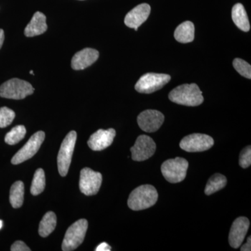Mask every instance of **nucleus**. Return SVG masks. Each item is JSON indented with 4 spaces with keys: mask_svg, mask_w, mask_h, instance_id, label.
<instances>
[{
    "mask_svg": "<svg viewBox=\"0 0 251 251\" xmlns=\"http://www.w3.org/2000/svg\"><path fill=\"white\" fill-rule=\"evenodd\" d=\"M2 226H3L2 221H1V220H0V229H1V227H2Z\"/></svg>",
    "mask_w": 251,
    "mask_h": 251,
    "instance_id": "32",
    "label": "nucleus"
},
{
    "mask_svg": "<svg viewBox=\"0 0 251 251\" xmlns=\"http://www.w3.org/2000/svg\"><path fill=\"white\" fill-rule=\"evenodd\" d=\"M88 228V222L86 219H80L72 224L68 228L62 249L64 251H72L76 249L85 239L86 232Z\"/></svg>",
    "mask_w": 251,
    "mask_h": 251,
    "instance_id": "4",
    "label": "nucleus"
},
{
    "mask_svg": "<svg viewBox=\"0 0 251 251\" xmlns=\"http://www.w3.org/2000/svg\"><path fill=\"white\" fill-rule=\"evenodd\" d=\"M115 135L116 131L113 128L99 129L91 135L87 144L93 151H102L112 145Z\"/></svg>",
    "mask_w": 251,
    "mask_h": 251,
    "instance_id": "14",
    "label": "nucleus"
},
{
    "mask_svg": "<svg viewBox=\"0 0 251 251\" xmlns=\"http://www.w3.org/2000/svg\"><path fill=\"white\" fill-rule=\"evenodd\" d=\"M46 17L43 13L37 11L33 16L30 22L25 29V35L27 37L41 35L47 30Z\"/></svg>",
    "mask_w": 251,
    "mask_h": 251,
    "instance_id": "17",
    "label": "nucleus"
},
{
    "mask_svg": "<svg viewBox=\"0 0 251 251\" xmlns=\"http://www.w3.org/2000/svg\"><path fill=\"white\" fill-rule=\"evenodd\" d=\"M102 175L98 172L85 168L80 172L79 187L81 192L85 196H91L97 194L102 184Z\"/></svg>",
    "mask_w": 251,
    "mask_h": 251,
    "instance_id": "10",
    "label": "nucleus"
},
{
    "mask_svg": "<svg viewBox=\"0 0 251 251\" xmlns=\"http://www.w3.org/2000/svg\"><path fill=\"white\" fill-rule=\"evenodd\" d=\"M11 251H30L31 249L22 241H16L11 246Z\"/></svg>",
    "mask_w": 251,
    "mask_h": 251,
    "instance_id": "28",
    "label": "nucleus"
},
{
    "mask_svg": "<svg viewBox=\"0 0 251 251\" xmlns=\"http://www.w3.org/2000/svg\"><path fill=\"white\" fill-rule=\"evenodd\" d=\"M99 52L97 50L87 48L74 54L72 60V67L75 71L83 70L90 67L98 59Z\"/></svg>",
    "mask_w": 251,
    "mask_h": 251,
    "instance_id": "16",
    "label": "nucleus"
},
{
    "mask_svg": "<svg viewBox=\"0 0 251 251\" xmlns=\"http://www.w3.org/2000/svg\"><path fill=\"white\" fill-rule=\"evenodd\" d=\"M164 120V115L161 112L155 110H147L138 115V124L144 131L153 133L161 128Z\"/></svg>",
    "mask_w": 251,
    "mask_h": 251,
    "instance_id": "12",
    "label": "nucleus"
},
{
    "mask_svg": "<svg viewBox=\"0 0 251 251\" xmlns=\"http://www.w3.org/2000/svg\"><path fill=\"white\" fill-rule=\"evenodd\" d=\"M96 251H111V247L107 243H101L100 245L95 249Z\"/></svg>",
    "mask_w": 251,
    "mask_h": 251,
    "instance_id": "29",
    "label": "nucleus"
},
{
    "mask_svg": "<svg viewBox=\"0 0 251 251\" xmlns=\"http://www.w3.org/2000/svg\"><path fill=\"white\" fill-rule=\"evenodd\" d=\"M250 221L246 217L237 218L231 227L229 243L231 247L238 249L241 247L249 230Z\"/></svg>",
    "mask_w": 251,
    "mask_h": 251,
    "instance_id": "13",
    "label": "nucleus"
},
{
    "mask_svg": "<svg viewBox=\"0 0 251 251\" xmlns=\"http://www.w3.org/2000/svg\"><path fill=\"white\" fill-rule=\"evenodd\" d=\"M25 134L26 128L24 126H16L6 133L4 138L5 143L10 145H16L25 138Z\"/></svg>",
    "mask_w": 251,
    "mask_h": 251,
    "instance_id": "24",
    "label": "nucleus"
},
{
    "mask_svg": "<svg viewBox=\"0 0 251 251\" xmlns=\"http://www.w3.org/2000/svg\"><path fill=\"white\" fill-rule=\"evenodd\" d=\"M45 133L41 130L31 135L27 143L13 157L11 163L18 165L32 158L40 149L43 142L45 139Z\"/></svg>",
    "mask_w": 251,
    "mask_h": 251,
    "instance_id": "8",
    "label": "nucleus"
},
{
    "mask_svg": "<svg viewBox=\"0 0 251 251\" xmlns=\"http://www.w3.org/2000/svg\"><path fill=\"white\" fill-rule=\"evenodd\" d=\"M46 176L44 171L41 168L36 170L31 185V193L33 196L41 194L45 189Z\"/></svg>",
    "mask_w": 251,
    "mask_h": 251,
    "instance_id": "23",
    "label": "nucleus"
},
{
    "mask_svg": "<svg viewBox=\"0 0 251 251\" xmlns=\"http://www.w3.org/2000/svg\"><path fill=\"white\" fill-rule=\"evenodd\" d=\"M171 80V75L168 74L148 73L140 77L135 84V89L140 93L151 94L161 90Z\"/></svg>",
    "mask_w": 251,
    "mask_h": 251,
    "instance_id": "7",
    "label": "nucleus"
},
{
    "mask_svg": "<svg viewBox=\"0 0 251 251\" xmlns=\"http://www.w3.org/2000/svg\"><path fill=\"white\" fill-rule=\"evenodd\" d=\"M30 83L18 78H12L0 85V97L21 100L34 93Z\"/></svg>",
    "mask_w": 251,
    "mask_h": 251,
    "instance_id": "3",
    "label": "nucleus"
},
{
    "mask_svg": "<svg viewBox=\"0 0 251 251\" xmlns=\"http://www.w3.org/2000/svg\"><path fill=\"white\" fill-rule=\"evenodd\" d=\"M25 186L23 181H17L11 186L10 190L9 201L15 209L21 207L24 201Z\"/></svg>",
    "mask_w": 251,
    "mask_h": 251,
    "instance_id": "21",
    "label": "nucleus"
},
{
    "mask_svg": "<svg viewBox=\"0 0 251 251\" xmlns=\"http://www.w3.org/2000/svg\"><path fill=\"white\" fill-rule=\"evenodd\" d=\"M81 1H82V0H81Z\"/></svg>",
    "mask_w": 251,
    "mask_h": 251,
    "instance_id": "34",
    "label": "nucleus"
},
{
    "mask_svg": "<svg viewBox=\"0 0 251 251\" xmlns=\"http://www.w3.org/2000/svg\"><path fill=\"white\" fill-rule=\"evenodd\" d=\"M76 140V132L72 130L68 133L61 145L57 156V166L59 174L62 176H67L69 172Z\"/></svg>",
    "mask_w": 251,
    "mask_h": 251,
    "instance_id": "5",
    "label": "nucleus"
},
{
    "mask_svg": "<svg viewBox=\"0 0 251 251\" xmlns=\"http://www.w3.org/2000/svg\"><path fill=\"white\" fill-rule=\"evenodd\" d=\"M188 162L183 158H173L165 161L161 166V173L170 183H179L186 178Z\"/></svg>",
    "mask_w": 251,
    "mask_h": 251,
    "instance_id": "6",
    "label": "nucleus"
},
{
    "mask_svg": "<svg viewBox=\"0 0 251 251\" xmlns=\"http://www.w3.org/2000/svg\"><path fill=\"white\" fill-rule=\"evenodd\" d=\"M232 18L238 28L244 31L250 30L251 26L245 8L240 3H237L232 10Z\"/></svg>",
    "mask_w": 251,
    "mask_h": 251,
    "instance_id": "18",
    "label": "nucleus"
},
{
    "mask_svg": "<svg viewBox=\"0 0 251 251\" xmlns=\"http://www.w3.org/2000/svg\"><path fill=\"white\" fill-rule=\"evenodd\" d=\"M233 67L241 75L251 78V67L249 63L242 59L236 58L233 61Z\"/></svg>",
    "mask_w": 251,
    "mask_h": 251,
    "instance_id": "26",
    "label": "nucleus"
},
{
    "mask_svg": "<svg viewBox=\"0 0 251 251\" xmlns=\"http://www.w3.org/2000/svg\"><path fill=\"white\" fill-rule=\"evenodd\" d=\"M30 74H31V75H34V72H33V71H30Z\"/></svg>",
    "mask_w": 251,
    "mask_h": 251,
    "instance_id": "33",
    "label": "nucleus"
},
{
    "mask_svg": "<svg viewBox=\"0 0 251 251\" xmlns=\"http://www.w3.org/2000/svg\"><path fill=\"white\" fill-rule=\"evenodd\" d=\"M156 188L151 185L138 186L130 193L128 206L133 211L144 210L154 205L158 201Z\"/></svg>",
    "mask_w": 251,
    "mask_h": 251,
    "instance_id": "2",
    "label": "nucleus"
},
{
    "mask_svg": "<svg viewBox=\"0 0 251 251\" xmlns=\"http://www.w3.org/2000/svg\"><path fill=\"white\" fill-rule=\"evenodd\" d=\"M173 103L186 106H198L204 101L202 91L196 84H184L178 86L169 94Z\"/></svg>",
    "mask_w": 251,
    "mask_h": 251,
    "instance_id": "1",
    "label": "nucleus"
},
{
    "mask_svg": "<svg viewBox=\"0 0 251 251\" xmlns=\"http://www.w3.org/2000/svg\"><path fill=\"white\" fill-rule=\"evenodd\" d=\"M57 225V216L53 211L46 213L40 224H39V234L41 237H47L54 230Z\"/></svg>",
    "mask_w": 251,
    "mask_h": 251,
    "instance_id": "20",
    "label": "nucleus"
},
{
    "mask_svg": "<svg viewBox=\"0 0 251 251\" xmlns=\"http://www.w3.org/2000/svg\"><path fill=\"white\" fill-rule=\"evenodd\" d=\"M242 251H251V237H248L247 242L242 246L241 248Z\"/></svg>",
    "mask_w": 251,
    "mask_h": 251,
    "instance_id": "30",
    "label": "nucleus"
},
{
    "mask_svg": "<svg viewBox=\"0 0 251 251\" xmlns=\"http://www.w3.org/2000/svg\"><path fill=\"white\" fill-rule=\"evenodd\" d=\"M251 164V148L248 146L242 150L239 156V165L243 168H247Z\"/></svg>",
    "mask_w": 251,
    "mask_h": 251,
    "instance_id": "27",
    "label": "nucleus"
},
{
    "mask_svg": "<svg viewBox=\"0 0 251 251\" xmlns=\"http://www.w3.org/2000/svg\"><path fill=\"white\" fill-rule=\"evenodd\" d=\"M227 184V179L224 175L215 174L211 176L208 180L206 185L204 193L207 196H210L213 193L217 192L220 190L223 189Z\"/></svg>",
    "mask_w": 251,
    "mask_h": 251,
    "instance_id": "22",
    "label": "nucleus"
},
{
    "mask_svg": "<svg viewBox=\"0 0 251 251\" xmlns=\"http://www.w3.org/2000/svg\"><path fill=\"white\" fill-rule=\"evenodd\" d=\"M156 148L152 138L146 135H140L135 145L130 148L132 159L135 161H145L153 156Z\"/></svg>",
    "mask_w": 251,
    "mask_h": 251,
    "instance_id": "11",
    "label": "nucleus"
},
{
    "mask_svg": "<svg viewBox=\"0 0 251 251\" xmlns=\"http://www.w3.org/2000/svg\"><path fill=\"white\" fill-rule=\"evenodd\" d=\"M214 140L209 135L193 133L184 137L180 142V148L187 152H201L212 148Z\"/></svg>",
    "mask_w": 251,
    "mask_h": 251,
    "instance_id": "9",
    "label": "nucleus"
},
{
    "mask_svg": "<svg viewBox=\"0 0 251 251\" xmlns=\"http://www.w3.org/2000/svg\"><path fill=\"white\" fill-rule=\"evenodd\" d=\"M175 39L181 44H187L194 40L195 27L190 21L181 23L176 28L174 34Z\"/></svg>",
    "mask_w": 251,
    "mask_h": 251,
    "instance_id": "19",
    "label": "nucleus"
},
{
    "mask_svg": "<svg viewBox=\"0 0 251 251\" xmlns=\"http://www.w3.org/2000/svg\"><path fill=\"white\" fill-rule=\"evenodd\" d=\"M16 117V113L14 110L2 107L0 108V128H5L12 123Z\"/></svg>",
    "mask_w": 251,
    "mask_h": 251,
    "instance_id": "25",
    "label": "nucleus"
},
{
    "mask_svg": "<svg viewBox=\"0 0 251 251\" xmlns=\"http://www.w3.org/2000/svg\"><path fill=\"white\" fill-rule=\"evenodd\" d=\"M4 41V31L3 29H0V49L3 45Z\"/></svg>",
    "mask_w": 251,
    "mask_h": 251,
    "instance_id": "31",
    "label": "nucleus"
},
{
    "mask_svg": "<svg viewBox=\"0 0 251 251\" xmlns=\"http://www.w3.org/2000/svg\"><path fill=\"white\" fill-rule=\"evenodd\" d=\"M151 12V7L148 4H141L133 8L126 14L125 23L127 27L133 28L135 31L148 20Z\"/></svg>",
    "mask_w": 251,
    "mask_h": 251,
    "instance_id": "15",
    "label": "nucleus"
}]
</instances>
